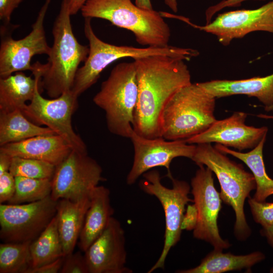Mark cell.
<instances>
[{"mask_svg": "<svg viewBox=\"0 0 273 273\" xmlns=\"http://www.w3.org/2000/svg\"><path fill=\"white\" fill-rule=\"evenodd\" d=\"M133 60L139 90L133 130L146 138H161L163 109L177 91L192 83L190 71L179 57L154 55Z\"/></svg>", "mask_w": 273, "mask_h": 273, "instance_id": "1", "label": "cell"}, {"mask_svg": "<svg viewBox=\"0 0 273 273\" xmlns=\"http://www.w3.org/2000/svg\"><path fill=\"white\" fill-rule=\"evenodd\" d=\"M70 0H62L54 23L53 46L47 63L42 64L40 87L52 99L71 90L79 65L89 54V46L80 44L70 20Z\"/></svg>", "mask_w": 273, "mask_h": 273, "instance_id": "2", "label": "cell"}, {"mask_svg": "<svg viewBox=\"0 0 273 273\" xmlns=\"http://www.w3.org/2000/svg\"><path fill=\"white\" fill-rule=\"evenodd\" d=\"M80 11L84 18L106 20L130 31L142 46H169L170 29L160 12L142 9L131 0H86Z\"/></svg>", "mask_w": 273, "mask_h": 273, "instance_id": "3", "label": "cell"}, {"mask_svg": "<svg viewBox=\"0 0 273 273\" xmlns=\"http://www.w3.org/2000/svg\"><path fill=\"white\" fill-rule=\"evenodd\" d=\"M191 160L199 165H205L216 176L220 186V196L223 202L231 206L235 213L234 234L240 241L251 235L245 215V199L256 189L252 173L245 170L243 165L230 160L211 143L197 144Z\"/></svg>", "mask_w": 273, "mask_h": 273, "instance_id": "4", "label": "cell"}, {"mask_svg": "<svg viewBox=\"0 0 273 273\" xmlns=\"http://www.w3.org/2000/svg\"><path fill=\"white\" fill-rule=\"evenodd\" d=\"M215 99L198 83L181 88L162 112V137L168 141L186 140L204 132L216 120Z\"/></svg>", "mask_w": 273, "mask_h": 273, "instance_id": "5", "label": "cell"}, {"mask_svg": "<svg viewBox=\"0 0 273 273\" xmlns=\"http://www.w3.org/2000/svg\"><path fill=\"white\" fill-rule=\"evenodd\" d=\"M84 32L89 42V52L83 65L77 71L71 89L78 97L96 83L101 72L117 60L127 57L134 59L150 56L166 55L188 61L199 55L196 50L169 45L164 48H135L107 43L95 33L90 18L84 19Z\"/></svg>", "mask_w": 273, "mask_h": 273, "instance_id": "6", "label": "cell"}, {"mask_svg": "<svg viewBox=\"0 0 273 273\" xmlns=\"http://www.w3.org/2000/svg\"><path fill=\"white\" fill-rule=\"evenodd\" d=\"M138 95L134 61L118 64L93 98L95 104L105 111L111 133L130 139Z\"/></svg>", "mask_w": 273, "mask_h": 273, "instance_id": "7", "label": "cell"}, {"mask_svg": "<svg viewBox=\"0 0 273 273\" xmlns=\"http://www.w3.org/2000/svg\"><path fill=\"white\" fill-rule=\"evenodd\" d=\"M144 179L139 186L146 193L157 198L163 209L165 229L164 245L160 255L155 263L148 271L151 273L155 270L164 269L166 257L171 250L180 240L182 230L181 222L186 211V205L193 200L188 197L190 186L184 180L171 176L172 187L168 188L162 185L158 171L152 170L143 174Z\"/></svg>", "mask_w": 273, "mask_h": 273, "instance_id": "8", "label": "cell"}, {"mask_svg": "<svg viewBox=\"0 0 273 273\" xmlns=\"http://www.w3.org/2000/svg\"><path fill=\"white\" fill-rule=\"evenodd\" d=\"M52 0H46L41 8L32 30L25 37L15 40L12 34L18 25L1 26L0 77H7L14 73L32 71V58L35 55H49L51 47L47 41L44 28V18Z\"/></svg>", "mask_w": 273, "mask_h": 273, "instance_id": "9", "label": "cell"}, {"mask_svg": "<svg viewBox=\"0 0 273 273\" xmlns=\"http://www.w3.org/2000/svg\"><path fill=\"white\" fill-rule=\"evenodd\" d=\"M40 88L37 87L33 99L22 110L23 113L33 123L51 129L72 150L87 153L85 144L72 125V116L78 106V97L70 90L57 98L48 99L41 96Z\"/></svg>", "mask_w": 273, "mask_h": 273, "instance_id": "10", "label": "cell"}, {"mask_svg": "<svg viewBox=\"0 0 273 273\" xmlns=\"http://www.w3.org/2000/svg\"><path fill=\"white\" fill-rule=\"evenodd\" d=\"M57 204L51 196L28 203L1 204V239L4 242L33 241L56 215Z\"/></svg>", "mask_w": 273, "mask_h": 273, "instance_id": "11", "label": "cell"}, {"mask_svg": "<svg viewBox=\"0 0 273 273\" xmlns=\"http://www.w3.org/2000/svg\"><path fill=\"white\" fill-rule=\"evenodd\" d=\"M103 180L100 165L88 153L72 150L56 166L50 196L55 201L62 199L78 201L90 197L94 189Z\"/></svg>", "mask_w": 273, "mask_h": 273, "instance_id": "12", "label": "cell"}, {"mask_svg": "<svg viewBox=\"0 0 273 273\" xmlns=\"http://www.w3.org/2000/svg\"><path fill=\"white\" fill-rule=\"evenodd\" d=\"M198 166L191 180V193L197 210L193 236L210 243L214 250L222 251L229 248L231 244L221 237L217 225L222 200L215 188L212 171L204 165Z\"/></svg>", "mask_w": 273, "mask_h": 273, "instance_id": "13", "label": "cell"}, {"mask_svg": "<svg viewBox=\"0 0 273 273\" xmlns=\"http://www.w3.org/2000/svg\"><path fill=\"white\" fill-rule=\"evenodd\" d=\"M134 148V158L131 168L126 177V183L134 184L141 175L156 167H164L167 176H172L170 165L176 157L192 159L196 145L185 140L168 141L163 138L148 139L133 130L130 138Z\"/></svg>", "mask_w": 273, "mask_h": 273, "instance_id": "14", "label": "cell"}, {"mask_svg": "<svg viewBox=\"0 0 273 273\" xmlns=\"http://www.w3.org/2000/svg\"><path fill=\"white\" fill-rule=\"evenodd\" d=\"M181 20L193 26L215 35L219 42L228 46L234 39L241 38L248 33L257 31L273 34V1L255 9H242L218 15L204 26H197L186 18Z\"/></svg>", "mask_w": 273, "mask_h": 273, "instance_id": "15", "label": "cell"}, {"mask_svg": "<svg viewBox=\"0 0 273 273\" xmlns=\"http://www.w3.org/2000/svg\"><path fill=\"white\" fill-rule=\"evenodd\" d=\"M89 273H131L127 267L125 232L114 217L84 252Z\"/></svg>", "mask_w": 273, "mask_h": 273, "instance_id": "16", "label": "cell"}, {"mask_svg": "<svg viewBox=\"0 0 273 273\" xmlns=\"http://www.w3.org/2000/svg\"><path fill=\"white\" fill-rule=\"evenodd\" d=\"M247 114L235 112L230 117L216 120L204 132L185 140L191 144L216 143L242 151L255 147L267 134V127L245 124Z\"/></svg>", "mask_w": 273, "mask_h": 273, "instance_id": "17", "label": "cell"}, {"mask_svg": "<svg viewBox=\"0 0 273 273\" xmlns=\"http://www.w3.org/2000/svg\"><path fill=\"white\" fill-rule=\"evenodd\" d=\"M72 150L65 140L56 134L37 135L0 147V152L12 157L40 160L56 166L62 162Z\"/></svg>", "mask_w": 273, "mask_h": 273, "instance_id": "18", "label": "cell"}, {"mask_svg": "<svg viewBox=\"0 0 273 273\" xmlns=\"http://www.w3.org/2000/svg\"><path fill=\"white\" fill-rule=\"evenodd\" d=\"M32 65L34 78L23 71L0 78V112L22 110L27 105L26 102L32 100L36 89L40 87L42 73V64L37 61Z\"/></svg>", "mask_w": 273, "mask_h": 273, "instance_id": "19", "label": "cell"}, {"mask_svg": "<svg viewBox=\"0 0 273 273\" xmlns=\"http://www.w3.org/2000/svg\"><path fill=\"white\" fill-rule=\"evenodd\" d=\"M198 84L215 98L245 95L256 98L264 107L273 105V73L264 77L213 80Z\"/></svg>", "mask_w": 273, "mask_h": 273, "instance_id": "20", "label": "cell"}, {"mask_svg": "<svg viewBox=\"0 0 273 273\" xmlns=\"http://www.w3.org/2000/svg\"><path fill=\"white\" fill-rule=\"evenodd\" d=\"M109 190L98 186L90 196V205L86 213L83 227L78 239V246L85 252L106 228L114 210L110 198Z\"/></svg>", "mask_w": 273, "mask_h": 273, "instance_id": "21", "label": "cell"}, {"mask_svg": "<svg viewBox=\"0 0 273 273\" xmlns=\"http://www.w3.org/2000/svg\"><path fill=\"white\" fill-rule=\"evenodd\" d=\"M90 202V197L78 201L62 199L57 201L58 229L64 257L73 252Z\"/></svg>", "mask_w": 273, "mask_h": 273, "instance_id": "22", "label": "cell"}, {"mask_svg": "<svg viewBox=\"0 0 273 273\" xmlns=\"http://www.w3.org/2000/svg\"><path fill=\"white\" fill-rule=\"evenodd\" d=\"M265 259L264 254L255 251L246 255H236L213 250L197 266L176 271L178 273H221L233 270H250L252 266Z\"/></svg>", "mask_w": 273, "mask_h": 273, "instance_id": "23", "label": "cell"}, {"mask_svg": "<svg viewBox=\"0 0 273 273\" xmlns=\"http://www.w3.org/2000/svg\"><path fill=\"white\" fill-rule=\"evenodd\" d=\"M266 139V135L255 147L247 153L234 151L219 144L214 146L221 152L240 159L249 168L256 185L253 198L258 202H264L267 197L273 195V179L266 172L263 157V149Z\"/></svg>", "mask_w": 273, "mask_h": 273, "instance_id": "24", "label": "cell"}, {"mask_svg": "<svg viewBox=\"0 0 273 273\" xmlns=\"http://www.w3.org/2000/svg\"><path fill=\"white\" fill-rule=\"evenodd\" d=\"M54 134L51 129L31 121L20 109L0 112V146L37 135Z\"/></svg>", "mask_w": 273, "mask_h": 273, "instance_id": "25", "label": "cell"}, {"mask_svg": "<svg viewBox=\"0 0 273 273\" xmlns=\"http://www.w3.org/2000/svg\"><path fill=\"white\" fill-rule=\"evenodd\" d=\"M30 251L31 268L40 266L64 257L56 214L38 237L31 242Z\"/></svg>", "mask_w": 273, "mask_h": 273, "instance_id": "26", "label": "cell"}, {"mask_svg": "<svg viewBox=\"0 0 273 273\" xmlns=\"http://www.w3.org/2000/svg\"><path fill=\"white\" fill-rule=\"evenodd\" d=\"M31 241L0 244V273H26L32 267Z\"/></svg>", "mask_w": 273, "mask_h": 273, "instance_id": "27", "label": "cell"}, {"mask_svg": "<svg viewBox=\"0 0 273 273\" xmlns=\"http://www.w3.org/2000/svg\"><path fill=\"white\" fill-rule=\"evenodd\" d=\"M16 189L13 197L7 203L20 204L42 200L50 196L52 179L32 178L16 176Z\"/></svg>", "mask_w": 273, "mask_h": 273, "instance_id": "28", "label": "cell"}, {"mask_svg": "<svg viewBox=\"0 0 273 273\" xmlns=\"http://www.w3.org/2000/svg\"><path fill=\"white\" fill-rule=\"evenodd\" d=\"M55 169V165L48 162L35 159L13 157L9 172L15 177L52 179Z\"/></svg>", "mask_w": 273, "mask_h": 273, "instance_id": "29", "label": "cell"}, {"mask_svg": "<svg viewBox=\"0 0 273 273\" xmlns=\"http://www.w3.org/2000/svg\"><path fill=\"white\" fill-rule=\"evenodd\" d=\"M248 202L256 223L262 227L273 225V202H258L250 197Z\"/></svg>", "mask_w": 273, "mask_h": 273, "instance_id": "30", "label": "cell"}, {"mask_svg": "<svg viewBox=\"0 0 273 273\" xmlns=\"http://www.w3.org/2000/svg\"><path fill=\"white\" fill-rule=\"evenodd\" d=\"M61 273H89L84 255L81 252H73L64 257Z\"/></svg>", "mask_w": 273, "mask_h": 273, "instance_id": "31", "label": "cell"}, {"mask_svg": "<svg viewBox=\"0 0 273 273\" xmlns=\"http://www.w3.org/2000/svg\"><path fill=\"white\" fill-rule=\"evenodd\" d=\"M16 189L15 177L9 171L0 175V203L3 204L13 197Z\"/></svg>", "mask_w": 273, "mask_h": 273, "instance_id": "32", "label": "cell"}, {"mask_svg": "<svg viewBox=\"0 0 273 273\" xmlns=\"http://www.w3.org/2000/svg\"><path fill=\"white\" fill-rule=\"evenodd\" d=\"M23 0H0V20L5 27L13 25L11 23L13 12L19 6Z\"/></svg>", "mask_w": 273, "mask_h": 273, "instance_id": "33", "label": "cell"}, {"mask_svg": "<svg viewBox=\"0 0 273 273\" xmlns=\"http://www.w3.org/2000/svg\"><path fill=\"white\" fill-rule=\"evenodd\" d=\"M250 0H222L217 4L209 7L205 11L206 24L211 22V19L217 12L221 10L229 7H237L241 6L242 3ZM263 1L266 0H251Z\"/></svg>", "mask_w": 273, "mask_h": 273, "instance_id": "34", "label": "cell"}, {"mask_svg": "<svg viewBox=\"0 0 273 273\" xmlns=\"http://www.w3.org/2000/svg\"><path fill=\"white\" fill-rule=\"evenodd\" d=\"M197 221V210L194 204L188 205L181 222L182 231L194 230Z\"/></svg>", "mask_w": 273, "mask_h": 273, "instance_id": "35", "label": "cell"}, {"mask_svg": "<svg viewBox=\"0 0 273 273\" xmlns=\"http://www.w3.org/2000/svg\"><path fill=\"white\" fill-rule=\"evenodd\" d=\"M64 257L40 266L29 269L26 273H57L59 272L62 266Z\"/></svg>", "mask_w": 273, "mask_h": 273, "instance_id": "36", "label": "cell"}, {"mask_svg": "<svg viewBox=\"0 0 273 273\" xmlns=\"http://www.w3.org/2000/svg\"><path fill=\"white\" fill-rule=\"evenodd\" d=\"M12 157L9 155L0 152V175L9 171L12 163Z\"/></svg>", "mask_w": 273, "mask_h": 273, "instance_id": "37", "label": "cell"}, {"mask_svg": "<svg viewBox=\"0 0 273 273\" xmlns=\"http://www.w3.org/2000/svg\"><path fill=\"white\" fill-rule=\"evenodd\" d=\"M86 0H70L69 10L71 15H74L81 10Z\"/></svg>", "mask_w": 273, "mask_h": 273, "instance_id": "38", "label": "cell"}, {"mask_svg": "<svg viewBox=\"0 0 273 273\" xmlns=\"http://www.w3.org/2000/svg\"><path fill=\"white\" fill-rule=\"evenodd\" d=\"M260 233L262 236L266 237L268 244L273 248V225L262 227Z\"/></svg>", "mask_w": 273, "mask_h": 273, "instance_id": "39", "label": "cell"}, {"mask_svg": "<svg viewBox=\"0 0 273 273\" xmlns=\"http://www.w3.org/2000/svg\"><path fill=\"white\" fill-rule=\"evenodd\" d=\"M135 4L143 9L148 10L153 9L150 0H135Z\"/></svg>", "mask_w": 273, "mask_h": 273, "instance_id": "40", "label": "cell"}, {"mask_svg": "<svg viewBox=\"0 0 273 273\" xmlns=\"http://www.w3.org/2000/svg\"><path fill=\"white\" fill-rule=\"evenodd\" d=\"M164 2L174 12L177 11V0H164Z\"/></svg>", "mask_w": 273, "mask_h": 273, "instance_id": "41", "label": "cell"}, {"mask_svg": "<svg viewBox=\"0 0 273 273\" xmlns=\"http://www.w3.org/2000/svg\"><path fill=\"white\" fill-rule=\"evenodd\" d=\"M257 116L259 118L263 119H273V115H268L266 114H260L258 115Z\"/></svg>", "mask_w": 273, "mask_h": 273, "instance_id": "42", "label": "cell"}, {"mask_svg": "<svg viewBox=\"0 0 273 273\" xmlns=\"http://www.w3.org/2000/svg\"><path fill=\"white\" fill-rule=\"evenodd\" d=\"M264 110L266 112L273 111V105L267 107H264Z\"/></svg>", "mask_w": 273, "mask_h": 273, "instance_id": "43", "label": "cell"}, {"mask_svg": "<svg viewBox=\"0 0 273 273\" xmlns=\"http://www.w3.org/2000/svg\"><path fill=\"white\" fill-rule=\"evenodd\" d=\"M270 272L273 273V266L271 267V268L270 270Z\"/></svg>", "mask_w": 273, "mask_h": 273, "instance_id": "44", "label": "cell"}]
</instances>
